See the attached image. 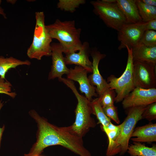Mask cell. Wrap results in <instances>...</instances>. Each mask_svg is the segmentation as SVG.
Returning <instances> with one entry per match:
<instances>
[{"label": "cell", "mask_w": 156, "mask_h": 156, "mask_svg": "<svg viewBox=\"0 0 156 156\" xmlns=\"http://www.w3.org/2000/svg\"><path fill=\"white\" fill-rule=\"evenodd\" d=\"M29 113L37 123L38 130L36 142L24 156L40 155L47 147L57 145L62 146L80 156H92L84 146L82 138L74 133L71 126L59 127L53 125L34 110H30Z\"/></svg>", "instance_id": "obj_1"}, {"label": "cell", "mask_w": 156, "mask_h": 156, "mask_svg": "<svg viewBox=\"0 0 156 156\" xmlns=\"http://www.w3.org/2000/svg\"><path fill=\"white\" fill-rule=\"evenodd\" d=\"M46 27L51 38L59 41L66 55L81 49V29L76 27L74 20L62 21L57 19L53 23L46 25Z\"/></svg>", "instance_id": "obj_2"}, {"label": "cell", "mask_w": 156, "mask_h": 156, "mask_svg": "<svg viewBox=\"0 0 156 156\" xmlns=\"http://www.w3.org/2000/svg\"><path fill=\"white\" fill-rule=\"evenodd\" d=\"M60 81L70 88L77 98V103L75 110V120L70 126L74 133L82 138L90 128L96 125L94 119L91 116L92 114L91 101L79 93L73 81L62 77Z\"/></svg>", "instance_id": "obj_3"}, {"label": "cell", "mask_w": 156, "mask_h": 156, "mask_svg": "<svg viewBox=\"0 0 156 156\" xmlns=\"http://www.w3.org/2000/svg\"><path fill=\"white\" fill-rule=\"evenodd\" d=\"M146 107L129 108L127 116L122 123L118 136L111 147L107 149V156H113L118 154L123 155L127 151L132 134L138 122L142 119V114Z\"/></svg>", "instance_id": "obj_4"}, {"label": "cell", "mask_w": 156, "mask_h": 156, "mask_svg": "<svg viewBox=\"0 0 156 156\" xmlns=\"http://www.w3.org/2000/svg\"><path fill=\"white\" fill-rule=\"evenodd\" d=\"M36 23L32 42L27 51L31 59L40 60L44 56H51V37L45 25V16L43 12L35 13Z\"/></svg>", "instance_id": "obj_5"}, {"label": "cell", "mask_w": 156, "mask_h": 156, "mask_svg": "<svg viewBox=\"0 0 156 156\" xmlns=\"http://www.w3.org/2000/svg\"><path fill=\"white\" fill-rule=\"evenodd\" d=\"M128 52V58L125 69L119 77L111 75L107 78V82L109 88L114 90L116 95L115 101L118 103L122 101L135 88L133 82V60L132 48L126 46Z\"/></svg>", "instance_id": "obj_6"}, {"label": "cell", "mask_w": 156, "mask_h": 156, "mask_svg": "<svg viewBox=\"0 0 156 156\" xmlns=\"http://www.w3.org/2000/svg\"><path fill=\"white\" fill-rule=\"evenodd\" d=\"M94 8V13L108 27L118 31L127 23L125 18L116 3H110L104 0H97L90 2Z\"/></svg>", "instance_id": "obj_7"}, {"label": "cell", "mask_w": 156, "mask_h": 156, "mask_svg": "<svg viewBox=\"0 0 156 156\" xmlns=\"http://www.w3.org/2000/svg\"><path fill=\"white\" fill-rule=\"evenodd\" d=\"M133 64V82L135 88L145 89L156 88V64L134 60Z\"/></svg>", "instance_id": "obj_8"}, {"label": "cell", "mask_w": 156, "mask_h": 156, "mask_svg": "<svg viewBox=\"0 0 156 156\" xmlns=\"http://www.w3.org/2000/svg\"><path fill=\"white\" fill-rule=\"evenodd\" d=\"M146 22L126 23L118 31V40L120 44L118 49L121 50L126 46L133 48L139 44L146 31Z\"/></svg>", "instance_id": "obj_9"}, {"label": "cell", "mask_w": 156, "mask_h": 156, "mask_svg": "<svg viewBox=\"0 0 156 156\" xmlns=\"http://www.w3.org/2000/svg\"><path fill=\"white\" fill-rule=\"evenodd\" d=\"M156 102V88L145 89L135 87L122 101L125 109L146 107Z\"/></svg>", "instance_id": "obj_10"}, {"label": "cell", "mask_w": 156, "mask_h": 156, "mask_svg": "<svg viewBox=\"0 0 156 156\" xmlns=\"http://www.w3.org/2000/svg\"><path fill=\"white\" fill-rule=\"evenodd\" d=\"M88 73L82 67L76 66L73 68L69 69L67 75V79L78 82L81 92L84 93L86 98L91 101L93 96L97 97L98 95L96 92V87L91 84L87 77Z\"/></svg>", "instance_id": "obj_11"}, {"label": "cell", "mask_w": 156, "mask_h": 156, "mask_svg": "<svg viewBox=\"0 0 156 156\" xmlns=\"http://www.w3.org/2000/svg\"><path fill=\"white\" fill-rule=\"evenodd\" d=\"M51 46L52 65L48 79L57 78L60 81L64 74L67 75L68 73L69 69L66 66L63 55L62 48L60 44L53 42L51 44Z\"/></svg>", "instance_id": "obj_12"}, {"label": "cell", "mask_w": 156, "mask_h": 156, "mask_svg": "<svg viewBox=\"0 0 156 156\" xmlns=\"http://www.w3.org/2000/svg\"><path fill=\"white\" fill-rule=\"evenodd\" d=\"M90 53L93 60L92 74L88 78L91 84L96 86V92L100 97L104 91L109 88L108 83L101 75L99 69L100 61L105 58L106 55L101 53L95 48L92 50Z\"/></svg>", "instance_id": "obj_13"}, {"label": "cell", "mask_w": 156, "mask_h": 156, "mask_svg": "<svg viewBox=\"0 0 156 156\" xmlns=\"http://www.w3.org/2000/svg\"><path fill=\"white\" fill-rule=\"evenodd\" d=\"M89 51L88 43L84 42L78 53L66 55L64 60L66 64H75L82 67L88 73H92V62L90 60L88 56Z\"/></svg>", "instance_id": "obj_14"}, {"label": "cell", "mask_w": 156, "mask_h": 156, "mask_svg": "<svg viewBox=\"0 0 156 156\" xmlns=\"http://www.w3.org/2000/svg\"><path fill=\"white\" fill-rule=\"evenodd\" d=\"M116 3L124 16L127 23L142 22L136 0H116Z\"/></svg>", "instance_id": "obj_15"}, {"label": "cell", "mask_w": 156, "mask_h": 156, "mask_svg": "<svg viewBox=\"0 0 156 156\" xmlns=\"http://www.w3.org/2000/svg\"><path fill=\"white\" fill-rule=\"evenodd\" d=\"M131 139L133 142L151 143L156 141V124L150 123L134 129Z\"/></svg>", "instance_id": "obj_16"}, {"label": "cell", "mask_w": 156, "mask_h": 156, "mask_svg": "<svg viewBox=\"0 0 156 156\" xmlns=\"http://www.w3.org/2000/svg\"><path fill=\"white\" fill-rule=\"evenodd\" d=\"M132 55L133 61L156 64V47H151L139 44L132 48Z\"/></svg>", "instance_id": "obj_17"}, {"label": "cell", "mask_w": 156, "mask_h": 156, "mask_svg": "<svg viewBox=\"0 0 156 156\" xmlns=\"http://www.w3.org/2000/svg\"><path fill=\"white\" fill-rule=\"evenodd\" d=\"M31 64L30 62L26 60L22 61L12 57L5 58L0 56V77L5 79L6 73L12 68H15L17 66L22 65L29 66Z\"/></svg>", "instance_id": "obj_18"}, {"label": "cell", "mask_w": 156, "mask_h": 156, "mask_svg": "<svg viewBox=\"0 0 156 156\" xmlns=\"http://www.w3.org/2000/svg\"><path fill=\"white\" fill-rule=\"evenodd\" d=\"M131 156H156V146H146L140 143L133 142L129 145L127 151Z\"/></svg>", "instance_id": "obj_19"}, {"label": "cell", "mask_w": 156, "mask_h": 156, "mask_svg": "<svg viewBox=\"0 0 156 156\" xmlns=\"http://www.w3.org/2000/svg\"><path fill=\"white\" fill-rule=\"evenodd\" d=\"M136 2L142 22H147L156 19V7L147 5L141 0H136Z\"/></svg>", "instance_id": "obj_20"}, {"label": "cell", "mask_w": 156, "mask_h": 156, "mask_svg": "<svg viewBox=\"0 0 156 156\" xmlns=\"http://www.w3.org/2000/svg\"><path fill=\"white\" fill-rule=\"evenodd\" d=\"M92 114L94 115L102 127H106L110 122L111 119L104 113L99 101V97L93 99L91 101Z\"/></svg>", "instance_id": "obj_21"}, {"label": "cell", "mask_w": 156, "mask_h": 156, "mask_svg": "<svg viewBox=\"0 0 156 156\" xmlns=\"http://www.w3.org/2000/svg\"><path fill=\"white\" fill-rule=\"evenodd\" d=\"M85 2V0H60L57 7L61 10L73 12L76 8Z\"/></svg>", "instance_id": "obj_22"}, {"label": "cell", "mask_w": 156, "mask_h": 156, "mask_svg": "<svg viewBox=\"0 0 156 156\" xmlns=\"http://www.w3.org/2000/svg\"><path fill=\"white\" fill-rule=\"evenodd\" d=\"M115 97V91L109 88L104 91L99 98L101 106L104 107L114 105Z\"/></svg>", "instance_id": "obj_23"}, {"label": "cell", "mask_w": 156, "mask_h": 156, "mask_svg": "<svg viewBox=\"0 0 156 156\" xmlns=\"http://www.w3.org/2000/svg\"><path fill=\"white\" fill-rule=\"evenodd\" d=\"M139 44H142L151 47H156V31L152 30L145 31L142 35Z\"/></svg>", "instance_id": "obj_24"}, {"label": "cell", "mask_w": 156, "mask_h": 156, "mask_svg": "<svg viewBox=\"0 0 156 156\" xmlns=\"http://www.w3.org/2000/svg\"><path fill=\"white\" fill-rule=\"evenodd\" d=\"M0 77V94H4L14 99L16 95L14 92H11L12 85L11 83Z\"/></svg>", "instance_id": "obj_25"}, {"label": "cell", "mask_w": 156, "mask_h": 156, "mask_svg": "<svg viewBox=\"0 0 156 156\" xmlns=\"http://www.w3.org/2000/svg\"><path fill=\"white\" fill-rule=\"evenodd\" d=\"M142 118L151 121L156 118V102L151 104L146 107L142 114Z\"/></svg>", "instance_id": "obj_26"}, {"label": "cell", "mask_w": 156, "mask_h": 156, "mask_svg": "<svg viewBox=\"0 0 156 156\" xmlns=\"http://www.w3.org/2000/svg\"><path fill=\"white\" fill-rule=\"evenodd\" d=\"M102 108L104 113L108 117L114 120L117 124H119L120 123L117 114V108L114 105Z\"/></svg>", "instance_id": "obj_27"}, {"label": "cell", "mask_w": 156, "mask_h": 156, "mask_svg": "<svg viewBox=\"0 0 156 156\" xmlns=\"http://www.w3.org/2000/svg\"><path fill=\"white\" fill-rule=\"evenodd\" d=\"M147 30L156 31V19H153L146 22V31Z\"/></svg>", "instance_id": "obj_28"}, {"label": "cell", "mask_w": 156, "mask_h": 156, "mask_svg": "<svg viewBox=\"0 0 156 156\" xmlns=\"http://www.w3.org/2000/svg\"><path fill=\"white\" fill-rule=\"evenodd\" d=\"M121 126V124L118 125H115L110 122L106 127H102L101 128H105L109 130H116L119 129Z\"/></svg>", "instance_id": "obj_29"}, {"label": "cell", "mask_w": 156, "mask_h": 156, "mask_svg": "<svg viewBox=\"0 0 156 156\" xmlns=\"http://www.w3.org/2000/svg\"><path fill=\"white\" fill-rule=\"evenodd\" d=\"M144 4L151 6L156 7V0H141Z\"/></svg>", "instance_id": "obj_30"}, {"label": "cell", "mask_w": 156, "mask_h": 156, "mask_svg": "<svg viewBox=\"0 0 156 156\" xmlns=\"http://www.w3.org/2000/svg\"><path fill=\"white\" fill-rule=\"evenodd\" d=\"M3 105V102H2L1 100H0V110ZM5 128L4 125H3L2 127H0V147L1 146L2 137L3 133L5 129Z\"/></svg>", "instance_id": "obj_31"}, {"label": "cell", "mask_w": 156, "mask_h": 156, "mask_svg": "<svg viewBox=\"0 0 156 156\" xmlns=\"http://www.w3.org/2000/svg\"><path fill=\"white\" fill-rule=\"evenodd\" d=\"M1 1L0 0V14L2 15L4 18H6V14L4 12V9L1 6Z\"/></svg>", "instance_id": "obj_32"}, {"label": "cell", "mask_w": 156, "mask_h": 156, "mask_svg": "<svg viewBox=\"0 0 156 156\" xmlns=\"http://www.w3.org/2000/svg\"><path fill=\"white\" fill-rule=\"evenodd\" d=\"M105 1L110 3H116V0H104Z\"/></svg>", "instance_id": "obj_33"}, {"label": "cell", "mask_w": 156, "mask_h": 156, "mask_svg": "<svg viewBox=\"0 0 156 156\" xmlns=\"http://www.w3.org/2000/svg\"><path fill=\"white\" fill-rule=\"evenodd\" d=\"M34 156H40V155H37Z\"/></svg>", "instance_id": "obj_34"}]
</instances>
